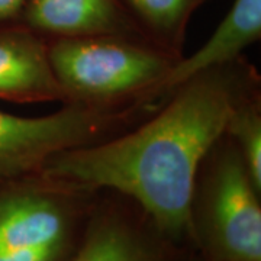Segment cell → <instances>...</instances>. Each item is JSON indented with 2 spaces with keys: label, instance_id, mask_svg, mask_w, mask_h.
Returning a JSON list of instances; mask_svg holds the SVG:
<instances>
[{
  "label": "cell",
  "instance_id": "6da1fadb",
  "mask_svg": "<svg viewBox=\"0 0 261 261\" xmlns=\"http://www.w3.org/2000/svg\"><path fill=\"white\" fill-rule=\"evenodd\" d=\"M258 94L261 75L240 57L183 82L132 129L57 152L41 173L129 196L170 238L192 245L189 200L199 163L224 135L235 109Z\"/></svg>",
  "mask_w": 261,
  "mask_h": 261
},
{
  "label": "cell",
  "instance_id": "7a4b0ae2",
  "mask_svg": "<svg viewBox=\"0 0 261 261\" xmlns=\"http://www.w3.org/2000/svg\"><path fill=\"white\" fill-rule=\"evenodd\" d=\"M189 231L193 248L207 261H261V190L226 134L196 170Z\"/></svg>",
  "mask_w": 261,
  "mask_h": 261
},
{
  "label": "cell",
  "instance_id": "3957f363",
  "mask_svg": "<svg viewBox=\"0 0 261 261\" xmlns=\"http://www.w3.org/2000/svg\"><path fill=\"white\" fill-rule=\"evenodd\" d=\"M99 190L32 173L0 181V261H71Z\"/></svg>",
  "mask_w": 261,
  "mask_h": 261
},
{
  "label": "cell",
  "instance_id": "277c9868",
  "mask_svg": "<svg viewBox=\"0 0 261 261\" xmlns=\"http://www.w3.org/2000/svg\"><path fill=\"white\" fill-rule=\"evenodd\" d=\"M48 58L70 103L164 100L159 86L180 58L148 39L123 35L47 39Z\"/></svg>",
  "mask_w": 261,
  "mask_h": 261
},
{
  "label": "cell",
  "instance_id": "5b68a950",
  "mask_svg": "<svg viewBox=\"0 0 261 261\" xmlns=\"http://www.w3.org/2000/svg\"><path fill=\"white\" fill-rule=\"evenodd\" d=\"M161 105L154 100L67 103L60 111L38 118L0 111V181L39 173L57 152L118 137L147 119Z\"/></svg>",
  "mask_w": 261,
  "mask_h": 261
},
{
  "label": "cell",
  "instance_id": "8992f818",
  "mask_svg": "<svg viewBox=\"0 0 261 261\" xmlns=\"http://www.w3.org/2000/svg\"><path fill=\"white\" fill-rule=\"evenodd\" d=\"M192 248L170 238L132 197L99 189L71 261H181Z\"/></svg>",
  "mask_w": 261,
  "mask_h": 261
},
{
  "label": "cell",
  "instance_id": "52a82bcc",
  "mask_svg": "<svg viewBox=\"0 0 261 261\" xmlns=\"http://www.w3.org/2000/svg\"><path fill=\"white\" fill-rule=\"evenodd\" d=\"M0 100L70 103L53 71L47 39L22 23L0 25Z\"/></svg>",
  "mask_w": 261,
  "mask_h": 261
},
{
  "label": "cell",
  "instance_id": "ba28073f",
  "mask_svg": "<svg viewBox=\"0 0 261 261\" xmlns=\"http://www.w3.org/2000/svg\"><path fill=\"white\" fill-rule=\"evenodd\" d=\"M19 23L45 39L90 35L147 39L121 0H27Z\"/></svg>",
  "mask_w": 261,
  "mask_h": 261
},
{
  "label": "cell",
  "instance_id": "9c48e42d",
  "mask_svg": "<svg viewBox=\"0 0 261 261\" xmlns=\"http://www.w3.org/2000/svg\"><path fill=\"white\" fill-rule=\"evenodd\" d=\"M261 38V0H233L232 8L211 38L192 56L181 57L159 86L166 99L177 86L207 68L224 65L243 57Z\"/></svg>",
  "mask_w": 261,
  "mask_h": 261
},
{
  "label": "cell",
  "instance_id": "30bf717a",
  "mask_svg": "<svg viewBox=\"0 0 261 261\" xmlns=\"http://www.w3.org/2000/svg\"><path fill=\"white\" fill-rule=\"evenodd\" d=\"M207 0H121L145 38L167 53L183 57L192 15Z\"/></svg>",
  "mask_w": 261,
  "mask_h": 261
},
{
  "label": "cell",
  "instance_id": "8fae6325",
  "mask_svg": "<svg viewBox=\"0 0 261 261\" xmlns=\"http://www.w3.org/2000/svg\"><path fill=\"white\" fill-rule=\"evenodd\" d=\"M225 134L238 147L254 185L261 190V94L235 109Z\"/></svg>",
  "mask_w": 261,
  "mask_h": 261
},
{
  "label": "cell",
  "instance_id": "7c38bea8",
  "mask_svg": "<svg viewBox=\"0 0 261 261\" xmlns=\"http://www.w3.org/2000/svg\"><path fill=\"white\" fill-rule=\"evenodd\" d=\"M27 0H0V25L19 23Z\"/></svg>",
  "mask_w": 261,
  "mask_h": 261
},
{
  "label": "cell",
  "instance_id": "4fadbf2b",
  "mask_svg": "<svg viewBox=\"0 0 261 261\" xmlns=\"http://www.w3.org/2000/svg\"><path fill=\"white\" fill-rule=\"evenodd\" d=\"M181 261H207L200 254V252L197 251V250H195V248H192V250H189V252H187L186 255L181 258Z\"/></svg>",
  "mask_w": 261,
  "mask_h": 261
}]
</instances>
